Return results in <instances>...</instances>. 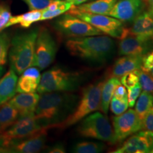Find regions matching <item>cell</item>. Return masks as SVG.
Returning a JSON list of instances; mask_svg holds the SVG:
<instances>
[{
    "instance_id": "cell-34",
    "label": "cell",
    "mask_w": 153,
    "mask_h": 153,
    "mask_svg": "<svg viewBox=\"0 0 153 153\" xmlns=\"http://www.w3.org/2000/svg\"><path fill=\"white\" fill-rule=\"evenodd\" d=\"M141 90H142V88L140 83L137 84L133 87L129 88L128 90V106L131 108L135 106L137 99L140 94Z\"/></svg>"
},
{
    "instance_id": "cell-38",
    "label": "cell",
    "mask_w": 153,
    "mask_h": 153,
    "mask_svg": "<svg viewBox=\"0 0 153 153\" xmlns=\"http://www.w3.org/2000/svg\"><path fill=\"white\" fill-rule=\"evenodd\" d=\"M48 152L50 153H64L65 152V148L64 145L61 143H57L52 148H51L48 151Z\"/></svg>"
},
{
    "instance_id": "cell-7",
    "label": "cell",
    "mask_w": 153,
    "mask_h": 153,
    "mask_svg": "<svg viewBox=\"0 0 153 153\" xmlns=\"http://www.w3.org/2000/svg\"><path fill=\"white\" fill-rule=\"evenodd\" d=\"M43 128L34 116L19 117L10 128L0 134V152H4L11 143L31 136Z\"/></svg>"
},
{
    "instance_id": "cell-23",
    "label": "cell",
    "mask_w": 153,
    "mask_h": 153,
    "mask_svg": "<svg viewBox=\"0 0 153 153\" xmlns=\"http://www.w3.org/2000/svg\"><path fill=\"white\" fill-rule=\"evenodd\" d=\"M42 11L43 10H31L25 14L11 16L6 25V28L16 24H19L22 27L25 28L30 27L34 23L41 21Z\"/></svg>"
},
{
    "instance_id": "cell-43",
    "label": "cell",
    "mask_w": 153,
    "mask_h": 153,
    "mask_svg": "<svg viewBox=\"0 0 153 153\" xmlns=\"http://www.w3.org/2000/svg\"><path fill=\"white\" fill-rule=\"evenodd\" d=\"M64 1H68V2H70V3L72 4V1H73V0H64Z\"/></svg>"
},
{
    "instance_id": "cell-42",
    "label": "cell",
    "mask_w": 153,
    "mask_h": 153,
    "mask_svg": "<svg viewBox=\"0 0 153 153\" xmlns=\"http://www.w3.org/2000/svg\"><path fill=\"white\" fill-rule=\"evenodd\" d=\"M6 7V5L3 4H0V14L1 13V11H3V9Z\"/></svg>"
},
{
    "instance_id": "cell-10",
    "label": "cell",
    "mask_w": 153,
    "mask_h": 153,
    "mask_svg": "<svg viewBox=\"0 0 153 153\" xmlns=\"http://www.w3.org/2000/svg\"><path fill=\"white\" fill-rule=\"evenodd\" d=\"M114 130V144L120 143L137 133L143 128V120L135 110L126 111L123 114L112 118Z\"/></svg>"
},
{
    "instance_id": "cell-24",
    "label": "cell",
    "mask_w": 153,
    "mask_h": 153,
    "mask_svg": "<svg viewBox=\"0 0 153 153\" xmlns=\"http://www.w3.org/2000/svg\"><path fill=\"white\" fill-rule=\"evenodd\" d=\"M135 105V111L141 119H143L147 112L153 106V94L143 91L139 96Z\"/></svg>"
},
{
    "instance_id": "cell-27",
    "label": "cell",
    "mask_w": 153,
    "mask_h": 153,
    "mask_svg": "<svg viewBox=\"0 0 153 153\" xmlns=\"http://www.w3.org/2000/svg\"><path fill=\"white\" fill-rule=\"evenodd\" d=\"M10 45L11 38L9 34L0 32V66H4L7 62Z\"/></svg>"
},
{
    "instance_id": "cell-31",
    "label": "cell",
    "mask_w": 153,
    "mask_h": 153,
    "mask_svg": "<svg viewBox=\"0 0 153 153\" xmlns=\"http://www.w3.org/2000/svg\"><path fill=\"white\" fill-rule=\"evenodd\" d=\"M110 108L113 114L118 116L123 114L128 108V102L113 97L110 102Z\"/></svg>"
},
{
    "instance_id": "cell-41",
    "label": "cell",
    "mask_w": 153,
    "mask_h": 153,
    "mask_svg": "<svg viewBox=\"0 0 153 153\" xmlns=\"http://www.w3.org/2000/svg\"><path fill=\"white\" fill-rule=\"evenodd\" d=\"M4 70H5L4 66H0V77L3 75L4 72Z\"/></svg>"
},
{
    "instance_id": "cell-45",
    "label": "cell",
    "mask_w": 153,
    "mask_h": 153,
    "mask_svg": "<svg viewBox=\"0 0 153 153\" xmlns=\"http://www.w3.org/2000/svg\"><path fill=\"white\" fill-rule=\"evenodd\" d=\"M143 1H146V0H143Z\"/></svg>"
},
{
    "instance_id": "cell-21",
    "label": "cell",
    "mask_w": 153,
    "mask_h": 153,
    "mask_svg": "<svg viewBox=\"0 0 153 153\" xmlns=\"http://www.w3.org/2000/svg\"><path fill=\"white\" fill-rule=\"evenodd\" d=\"M19 118L18 111L9 101L0 105V134L10 128Z\"/></svg>"
},
{
    "instance_id": "cell-11",
    "label": "cell",
    "mask_w": 153,
    "mask_h": 153,
    "mask_svg": "<svg viewBox=\"0 0 153 153\" xmlns=\"http://www.w3.org/2000/svg\"><path fill=\"white\" fill-rule=\"evenodd\" d=\"M73 16L89 23L103 33L113 38L120 39L125 29L123 22L111 16L88 13H76Z\"/></svg>"
},
{
    "instance_id": "cell-6",
    "label": "cell",
    "mask_w": 153,
    "mask_h": 153,
    "mask_svg": "<svg viewBox=\"0 0 153 153\" xmlns=\"http://www.w3.org/2000/svg\"><path fill=\"white\" fill-rule=\"evenodd\" d=\"M80 121L76 128L80 136L114 144V130L106 116L100 112L91 113Z\"/></svg>"
},
{
    "instance_id": "cell-30",
    "label": "cell",
    "mask_w": 153,
    "mask_h": 153,
    "mask_svg": "<svg viewBox=\"0 0 153 153\" xmlns=\"http://www.w3.org/2000/svg\"><path fill=\"white\" fill-rule=\"evenodd\" d=\"M139 83L143 91L153 94V78L141 70L139 72Z\"/></svg>"
},
{
    "instance_id": "cell-15",
    "label": "cell",
    "mask_w": 153,
    "mask_h": 153,
    "mask_svg": "<svg viewBox=\"0 0 153 153\" xmlns=\"http://www.w3.org/2000/svg\"><path fill=\"white\" fill-rule=\"evenodd\" d=\"M153 148V133L150 131H138L130 137L113 153H148Z\"/></svg>"
},
{
    "instance_id": "cell-14",
    "label": "cell",
    "mask_w": 153,
    "mask_h": 153,
    "mask_svg": "<svg viewBox=\"0 0 153 153\" xmlns=\"http://www.w3.org/2000/svg\"><path fill=\"white\" fill-rule=\"evenodd\" d=\"M145 2L143 0H117L108 16L122 22H133L144 11Z\"/></svg>"
},
{
    "instance_id": "cell-33",
    "label": "cell",
    "mask_w": 153,
    "mask_h": 153,
    "mask_svg": "<svg viewBox=\"0 0 153 153\" xmlns=\"http://www.w3.org/2000/svg\"><path fill=\"white\" fill-rule=\"evenodd\" d=\"M31 10H43L54 0H22Z\"/></svg>"
},
{
    "instance_id": "cell-8",
    "label": "cell",
    "mask_w": 153,
    "mask_h": 153,
    "mask_svg": "<svg viewBox=\"0 0 153 153\" xmlns=\"http://www.w3.org/2000/svg\"><path fill=\"white\" fill-rule=\"evenodd\" d=\"M57 51L56 42L46 28L38 30L36 41L33 66L45 70L54 61Z\"/></svg>"
},
{
    "instance_id": "cell-18",
    "label": "cell",
    "mask_w": 153,
    "mask_h": 153,
    "mask_svg": "<svg viewBox=\"0 0 153 153\" xmlns=\"http://www.w3.org/2000/svg\"><path fill=\"white\" fill-rule=\"evenodd\" d=\"M117 0H96L91 2L82 4L78 6L72 5L66 14L73 15L76 13L108 15Z\"/></svg>"
},
{
    "instance_id": "cell-2",
    "label": "cell",
    "mask_w": 153,
    "mask_h": 153,
    "mask_svg": "<svg viewBox=\"0 0 153 153\" xmlns=\"http://www.w3.org/2000/svg\"><path fill=\"white\" fill-rule=\"evenodd\" d=\"M65 45L72 55L97 64L108 62L116 48L112 38L102 35L72 38L67 41Z\"/></svg>"
},
{
    "instance_id": "cell-28",
    "label": "cell",
    "mask_w": 153,
    "mask_h": 153,
    "mask_svg": "<svg viewBox=\"0 0 153 153\" xmlns=\"http://www.w3.org/2000/svg\"><path fill=\"white\" fill-rule=\"evenodd\" d=\"M73 5L72 3L65 1L62 6H60L59 8H57L55 10L48 11V10H43L42 11V15L41 17V21L49 20V19H54L55 17L60 16L61 14H64L68 11L69 9L72 7Z\"/></svg>"
},
{
    "instance_id": "cell-5",
    "label": "cell",
    "mask_w": 153,
    "mask_h": 153,
    "mask_svg": "<svg viewBox=\"0 0 153 153\" xmlns=\"http://www.w3.org/2000/svg\"><path fill=\"white\" fill-rule=\"evenodd\" d=\"M104 82L90 85L82 90L81 99L72 113L64 121L55 128L64 129L77 123L91 113L100 109L101 88Z\"/></svg>"
},
{
    "instance_id": "cell-19",
    "label": "cell",
    "mask_w": 153,
    "mask_h": 153,
    "mask_svg": "<svg viewBox=\"0 0 153 153\" xmlns=\"http://www.w3.org/2000/svg\"><path fill=\"white\" fill-rule=\"evenodd\" d=\"M143 55H123L114 63L112 68V75L120 77L128 72L141 70Z\"/></svg>"
},
{
    "instance_id": "cell-3",
    "label": "cell",
    "mask_w": 153,
    "mask_h": 153,
    "mask_svg": "<svg viewBox=\"0 0 153 153\" xmlns=\"http://www.w3.org/2000/svg\"><path fill=\"white\" fill-rule=\"evenodd\" d=\"M38 33V30L34 29L17 34L11 40L8 55L10 68L17 74H22L26 69L33 66Z\"/></svg>"
},
{
    "instance_id": "cell-4",
    "label": "cell",
    "mask_w": 153,
    "mask_h": 153,
    "mask_svg": "<svg viewBox=\"0 0 153 153\" xmlns=\"http://www.w3.org/2000/svg\"><path fill=\"white\" fill-rule=\"evenodd\" d=\"M85 76L80 72H69L55 67L41 75L37 88L38 94L52 91H72L77 89Z\"/></svg>"
},
{
    "instance_id": "cell-39",
    "label": "cell",
    "mask_w": 153,
    "mask_h": 153,
    "mask_svg": "<svg viewBox=\"0 0 153 153\" xmlns=\"http://www.w3.org/2000/svg\"><path fill=\"white\" fill-rule=\"evenodd\" d=\"M145 3L148 4V11L153 16V0H146Z\"/></svg>"
},
{
    "instance_id": "cell-26",
    "label": "cell",
    "mask_w": 153,
    "mask_h": 153,
    "mask_svg": "<svg viewBox=\"0 0 153 153\" xmlns=\"http://www.w3.org/2000/svg\"><path fill=\"white\" fill-rule=\"evenodd\" d=\"M106 145L101 142L82 141L76 143L72 148L75 153H99L104 151Z\"/></svg>"
},
{
    "instance_id": "cell-25",
    "label": "cell",
    "mask_w": 153,
    "mask_h": 153,
    "mask_svg": "<svg viewBox=\"0 0 153 153\" xmlns=\"http://www.w3.org/2000/svg\"><path fill=\"white\" fill-rule=\"evenodd\" d=\"M40 79L32 76L22 74L17 82L16 92L35 93L39 85Z\"/></svg>"
},
{
    "instance_id": "cell-35",
    "label": "cell",
    "mask_w": 153,
    "mask_h": 153,
    "mask_svg": "<svg viewBox=\"0 0 153 153\" xmlns=\"http://www.w3.org/2000/svg\"><path fill=\"white\" fill-rule=\"evenodd\" d=\"M142 130L150 131L153 133V106L143 118Z\"/></svg>"
},
{
    "instance_id": "cell-44",
    "label": "cell",
    "mask_w": 153,
    "mask_h": 153,
    "mask_svg": "<svg viewBox=\"0 0 153 153\" xmlns=\"http://www.w3.org/2000/svg\"><path fill=\"white\" fill-rule=\"evenodd\" d=\"M150 153H153V148H152V150H151V152Z\"/></svg>"
},
{
    "instance_id": "cell-32",
    "label": "cell",
    "mask_w": 153,
    "mask_h": 153,
    "mask_svg": "<svg viewBox=\"0 0 153 153\" xmlns=\"http://www.w3.org/2000/svg\"><path fill=\"white\" fill-rule=\"evenodd\" d=\"M141 70L148 73L153 78V49L143 55Z\"/></svg>"
},
{
    "instance_id": "cell-40",
    "label": "cell",
    "mask_w": 153,
    "mask_h": 153,
    "mask_svg": "<svg viewBox=\"0 0 153 153\" xmlns=\"http://www.w3.org/2000/svg\"><path fill=\"white\" fill-rule=\"evenodd\" d=\"M87 0H73L72 1V4L74 6H78L86 2Z\"/></svg>"
},
{
    "instance_id": "cell-29",
    "label": "cell",
    "mask_w": 153,
    "mask_h": 153,
    "mask_svg": "<svg viewBox=\"0 0 153 153\" xmlns=\"http://www.w3.org/2000/svg\"><path fill=\"white\" fill-rule=\"evenodd\" d=\"M140 70H135L128 72L120 76V84L123 85L124 87L128 88H131L139 83V72Z\"/></svg>"
},
{
    "instance_id": "cell-9",
    "label": "cell",
    "mask_w": 153,
    "mask_h": 153,
    "mask_svg": "<svg viewBox=\"0 0 153 153\" xmlns=\"http://www.w3.org/2000/svg\"><path fill=\"white\" fill-rule=\"evenodd\" d=\"M55 27L62 35L72 38L104 34L89 23L68 14L57 19L55 23Z\"/></svg>"
},
{
    "instance_id": "cell-17",
    "label": "cell",
    "mask_w": 153,
    "mask_h": 153,
    "mask_svg": "<svg viewBox=\"0 0 153 153\" xmlns=\"http://www.w3.org/2000/svg\"><path fill=\"white\" fill-rule=\"evenodd\" d=\"M127 30L128 33L143 39H152L153 16L148 11H143L133 21L131 27Z\"/></svg>"
},
{
    "instance_id": "cell-20",
    "label": "cell",
    "mask_w": 153,
    "mask_h": 153,
    "mask_svg": "<svg viewBox=\"0 0 153 153\" xmlns=\"http://www.w3.org/2000/svg\"><path fill=\"white\" fill-rule=\"evenodd\" d=\"M18 76L10 68L0 77V105L10 100L16 93Z\"/></svg>"
},
{
    "instance_id": "cell-1",
    "label": "cell",
    "mask_w": 153,
    "mask_h": 153,
    "mask_svg": "<svg viewBox=\"0 0 153 153\" xmlns=\"http://www.w3.org/2000/svg\"><path fill=\"white\" fill-rule=\"evenodd\" d=\"M34 117L42 127L55 128L73 112L78 97L71 91L41 94Z\"/></svg>"
},
{
    "instance_id": "cell-16",
    "label": "cell",
    "mask_w": 153,
    "mask_h": 153,
    "mask_svg": "<svg viewBox=\"0 0 153 153\" xmlns=\"http://www.w3.org/2000/svg\"><path fill=\"white\" fill-rule=\"evenodd\" d=\"M40 95L36 93H19L8 101L18 111L19 117L34 116Z\"/></svg>"
},
{
    "instance_id": "cell-12",
    "label": "cell",
    "mask_w": 153,
    "mask_h": 153,
    "mask_svg": "<svg viewBox=\"0 0 153 153\" xmlns=\"http://www.w3.org/2000/svg\"><path fill=\"white\" fill-rule=\"evenodd\" d=\"M118 43L120 55H144L153 49V38L143 39L128 33L125 28Z\"/></svg>"
},
{
    "instance_id": "cell-36",
    "label": "cell",
    "mask_w": 153,
    "mask_h": 153,
    "mask_svg": "<svg viewBox=\"0 0 153 153\" xmlns=\"http://www.w3.org/2000/svg\"><path fill=\"white\" fill-rule=\"evenodd\" d=\"M11 13L9 7H6L0 14V32L6 28V25L11 19Z\"/></svg>"
},
{
    "instance_id": "cell-37",
    "label": "cell",
    "mask_w": 153,
    "mask_h": 153,
    "mask_svg": "<svg viewBox=\"0 0 153 153\" xmlns=\"http://www.w3.org/2000/svg\"><path fill=\"white\" fill-rule=\"evenodd\" d=\"M113 97H115L116 98L120 99V100L128 101V92L126 91V87L121 84L118 85L115 88Z\"/></svg>"
},
{
    "instance_id": "cell-13",
    "label": "cell",
    "mask_w": 153,
    "mask_h": 153,
    "mask_svg": "<svg viewBox=\"0 0 153 153\" xmlns=\"http://www.w3.org/2000/svg\"><path fill=\"white\" fill-rule=\"evenodd\" d=\"M48 128V127H43L41 131L31 136L11 143L4 149V152L36 153L40 152L45 146Z\"/></svg>"
},
{
    "instance_id": "cell-22",
    "label": "cell",
    "mask_w": 153,
    "mask_h": 153,
    "mask_svg": "<svg viewBox=\"0 0 153 153\" xmlns=\"http://www.w3.org/2000/svg\"><path fill=\"white\" fill-rule=\"evenodd\" d=\"M119 84H120V80L118 79V77L115 76H112L103 84L101 88V104L99 110L105 114H108L111 100L114 96V89Z\"/></svg>"
}]
</instances>
